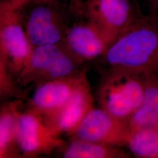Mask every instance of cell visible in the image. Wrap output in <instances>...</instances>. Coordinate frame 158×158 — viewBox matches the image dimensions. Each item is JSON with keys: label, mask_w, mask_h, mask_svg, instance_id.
<instances>
[{"label": "cell", "mask_w": 158, "mask_h": 158, "mask_svg": "<svg viewBox=\"0 0 158 158\" xmlns=\"http://www.w3.org/2000/svg\"><path fill=\"white\" fill-rule=\"evenodd\" d=\"M131 134L128 120L119 118L100 107L94 108L83 119L73 136L89 141L121 147Z\"/></svg>", "instance_id": "6"}, {"label": "cell", "mask_w": 158, "mask_h": 158, "mask_svg": "<svg viewBox=\"0 0 158 158\" xmlns=\"http://www.w3.org/2000/svg\"><path fill=\"white\" fill-rule=\"evenodd\" d=\"M33 48L23 27L20 11L12 9L6 1H2L0 5V62L5 63L17 79Z\"/></svg>", "instance_id": "4"}, {"label": "cell", "mask_w": 158, "mask_h": 158, "mask_svg": "<svg viewBox=\"0 0 158 158\" xmlns=\"http://www.w3.org/2000/svg\"><path fill=\"white\" fill-rule=\"evenodd\" d=\"M18 144L21 156L35 158L61 148L65 143L55 135L39 115L27 110L17 111Z\"/></svg>", "instance_id": "8"}, {"label": "cell", "mask_w": 158, "mask_h": 158, "mask_svg": "<svg viewBox=\"0 0 158 158\" xmlns=\"http://www.w3.org/2000/svg\"><path fill=\"white\" fill-rule=\"evenodd\" d=\"M106 68H121L158 75V16L136 10L104 54Z\"/></svg>", "instance_id": "1"}, {"label": "cell", "mask_w": 158, "mask_h": 158, "mask_svg": "<svg viewBox=\"0 0 158 158\" xmlns=\"http://www.w3.org/2000/svg\"><path fill=\"white\" fill-rule=\"evenodd\" d=\"M143 73L121 68H106L97 97L100 107L119 118L129 120L141 104Z\"/></svg>", "instance_id": "2"}, {"label": "cell", "mask_w": 158, "mask_h": 158, "mask_svg": "<svg viewBox=\"0 0 158 158\" xmlns=\"http://www.w3.org/2000/svg\"><path fill=\"white\" fill-rule=\"evenodd\" d=\"M60 44L80 64L101 57L109 47L100 31L88 21L68 27Z\"/></svg>", "instance_id": "11"}, {"label": "cell", "mask_w": 158, "mask_h": 158, "mask_svg": "<svg viewBox=\"0 0 158 158\" xmlns=\"http://www.w3.org/2000/svg\"><path fill=\"white\" fill-rule=\"evenodd\" d=\"M152 14H155L157 15L158 16V4L157 5V6H156V7L155 11H153V12H152Z\"/></svg>", "instance_id": "19"}, {"label": "cell", "mask_w": 158, "mask_h": 158, "mask_svg": "<svg viewBox=\"0 0 158 158\" xmlns=\"http://www.w3.org/2000/svg\"><path fill=\"white\" fill-rule=\"evenodd\" d=\"M19 104L7 103L0 113V158L22 157L18 144Z\"/></svg>", "instance_id": "13"}, {"label": "cell", "mask_w": 158, "mask_h": 158, "mask_svg": "<svg viewBox=\"0 0 158 158\" xmlns=\"http://www.w3.org/2000/svg\"><path fill=\"white\" fill-rule=\"evenodd\" d=\"M29 5L24 28L34 47L61 43L68 27L57 0H36Z\"/></svg>", "instance_id": "5"}, {"label": "cell", "mask_w": 158, "mask_h": 158, "mask_svg": "<svg viewBox=\"0 0 158 158\" xmlns=\"http://www.w3.org/2000/svg\"><path fill=\"white\" fill-rule=\"evenodd\" d=\"M66 158H128L130 154L119 147L73 138L60 148Z\"/></svg>", "instance_id": "14"}, {"label": "cell", "mask_w": 158, "mask_h": 158, "mask_svg": "<svg viewBox=\"0 0 158 158\" xmlns=\"http://www.w3.org/2000/svg\"><path fill=\"white\" fill-rule=\"evenodd\" d=\"M12 9L21 11L36 0H5Z\"/></svg>", "instance_id": "16"}, {"label": "cell", "mask_w": 158, "mask_h": 158, "mask_svg": "<svg viewBox=\"0 0 158 158\" xmlns=\"http://www.w3.org/2000/svg\"><path fill=\"white\" fill-rule=\"evenodd\" d=\"M80 10H83L87 21L100 31L109 46L135 10L130 0H87L83 2Z\"/></svg>", "instance_id": "7"}, {"label": "cell", "mask_w": 158, "mask_h": 158, "mask_svg": "<svg viewBox=\"0 0 158 158\" xmlns=\"http://www.w3.org/2000/svg\"><path fill=\"white\" fill-rule=\"evenodd\" d=\"M126 145L136 158H158V128L131 132Z\"/></svg>", "instance_id": "15"}, {"label": "cell", "mask_w": 158, "mask_h": 158, "mask_svg": "<svg viewBox=\"0 0 158 158\" xmlns=\"http://www.w3.org/2000/svg\"><path fill=\"white\" fill-rule=\"evenodd\" d=\"M88 81L86 70L36 87L29 102L28 110L42 117L62 106Z\"/></svg>", "instance_id": "9"}, {"label": "cell", "mask_w": 158, "mask_h": 158, "mask_svg": "<svg viewBox=\"0 0 158 158\" xmlns=\"http://www.w3.org/2000/svg\"><path fill=\"white\" fill-rule=\"evenodd\" d=\"M144 94L141 104L128 121L131 132L145 128H158V75L143 73Z\"/></svg>", "instance_id": "12"}, {"label": "cell", "mask_w": 158, "mask_h": 158, "mask_svg": "<svg viewBox=\"0 0 158 158\" xmlns=\"http://www.w3.org/2000/svg\"><path fill=\"white\" fill-rule=\"evenodd\" d=\"M1 1H5V0H1Z\"/></svg>", "instance_id": "20"}, {"label": "cell", "mask_w": 158, "mask_h": 158, "mask_svg": "<svg viewBox=\"0 0 158 158\" xmlns=\"http://www.w3.org/2000/svg\"><path fill=\"white\" fill-rule=\"evenodd\" d=\"M150 9V13H152L155 11L158 4V0H145Z\"/></svg>", "instance_id": "17"}, {"label": "cell", "mask_w": 158, "mask_h": 158, "mask_svg": "<svg viewBox=\"0 0 158 158\" xmlns=\"http://www.w3.org/2000/svg\"><path fill=\"white\" fill-rule=\"evenodd\" d=\"M80 63L60 44L34 47L22 70L17 77L21 87L40 85L77 73Z\"/></svg>", "instance_id": "3"}, {"label": "cell", "mask_w": 158, "mask_h": 158, "mask_svg": "<svg viewBox=\"0 0 158 158\" xmlns=\"http://www.w3.org/2000/svg\"><path fill=\"white\" fill-rule=\"evenodd\" d=\"M94 108V98L87 81L62 106L40 117L55 135H73L83 119Z\"/></svg>", "instance_id": "10"}, {"label": "cell", "mask_w": 158, "mask_h": 158, "mask_svg": "<svg viewBox=\"0 0 158 158\" xmlns=\"http://www.w3.org/2000/svg\"><path fill=\"white\" fill-rule=\"evenodd\" d=\"M73 6L77 10H80L83 2V0H70Z\"/></svg>", "instance_id": "18"}]
</instances>
